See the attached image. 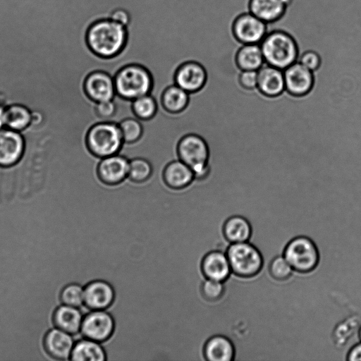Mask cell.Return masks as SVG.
Returning a JSON list of instances; mask_svg holds the SVG:
<instances>
[{
  "instance_id": "obj_32",
  "label": "cell",
  "mask_w": 361,
  "mask_h": 361,
  "mask_svg": "<svg viewBox=\"0 0 361 361\" xmlns=\"http://www.w3.org/2000/svg\"><path fill=\"white\" fill-rule=\"evenodd\" d=\"M61 300L66 305L79 307L84 303V288L78 284H70L63 289Z\"/></svg>"
},
{
  "instance_id": "obj_37",
  "label": "cell",
  "mask_w": 361,
  "mask_h": 361,
  "mask_svg": "<svg viewBox=\"0 0 361 361\" xmlns=\"http://www.w3.org/2000/svg\"><path fill=\"white\" fill-rule=\"evenodd\" d=\"M347 361H361V341L355 344L350 350Z\"/></svg>"
},
{
  "instance_id": "obj_5",
  "label": "cell",
  "mask_w": 361,
  "mask_h": 361,
  "mask_svg": "<svg viewBox=\"0 0 361 361\" xmlns=\"http://www.w3.org/2000/svg\"><path fill=\"white\" fill-rule=\"evenodd\" d=\"M179 159L187 164L193 171L195 178L204 179L209 173V147L200 136L189 134L178 143Z\"/></svg>"
},
{
  "instance_id": "obj_30",
  "label": "cell",
  "mask_w": 361,
  "mask_h": 361,
  "mask_svg": "<svg viewBox=\"0 0 361 361\" xmlns=\"http://www.w3.org/2000/svg\"><path fill=\"white\" fill-rule=\"evenodd\" d=\"M118 125L123 139L126 142H134L138 140L142 135L143 127L137 117L127 118L121 121Z\"/></svg>"
},
{
  "instance_id": "obj_39",
  "label": "cell",
  "mask_w": 361,
  "mask_h": 361,
  "mask_svg": "<svg viewBox=\"0 0 361 361\" xmlns=\"http://www.w3.org/2000/svg\"><path fill=\"white\" fill-rule=\"evenodd\" d=\"M358 336H359V338H360V340L361 341V326H360V327L359 329V331H358Z\"/></svg>"
},
{
  "instance_id": "obj_25",
  "label": "cell",
  "mask_w": 361,
  "mask_h": 361,
  "mask_svg": "<svg viewBox=\"0 0 361 361\" xmlns=\"http://www.w3.org/2000/svg\"><path fill=\"white\" fill-rule=\"evenodd\" d=\"M82 316L78 307L63 305L58 308L54 314V322L59 329L74 334L78 333L82 322Z\"/></svg>"
},
{
  "instance_id": "obj_22",
  "label": "cell",
  "mask_w": 361,
  "mask_h": 361,
  "mask_svg": "<svg viewBox=\"0 0 361 361\" xmlns=\"http://www.w3.org/2000/svg\"><path fill=\"white\" fill-rule=\"evenodd\" d=\"M285 8L283 0H251L250 4V13L267 23L280 18Z\"/></svg>"
},
{
  "instance_id": "obj_26",
  "label": "cell",
  "mask_w": 361,
  "mask_h": 361,
  "mask_svg": "<svg viewBox=\"0 0 361 361\" xmlns=\"http://www.w3.org/2000/svg\"><path fill=\"white\" fill-rule=\"evenodd\" d=\"M264 62L260 44H245L237 54V63L243 71H258Z\"/></svg>"
},
{
  "instance_id": "obj_36",
  "label": "cell",
  "mask_w": 361,
  "mask_h": 361,
  "mask_svg": "<svg viewBox=\"0 0 361 361\" xmlns=\"http://www.w3.org/2000/svg\"><path fill=\"white\" fill-rule=\"evenodd\" d=\"M110 19L126 27L130 22V15L124 9L118 8L111 13Z\"/></svg>"
},
{
  "instance_id": "obj_27",
  "label": "cell",
  "mask_w": 361,
  "mask_h": 361,
  "mask_svg": "<svg viewBox=\"0 0 361 361\" xmlns=\"http://www.w3.org/2000/svg\"><path fill=\"white\" fill-rule=\"evenodd\" d=\"M189 93L176 84L168 87L163 92L161 102L164 108L171 113H178L188 105Z\"/></svg>"
},
{
  "instance_id": "obj_3",
  "label": "cell",
  "mask_w": 361,
  "mask_h": 361,
  "mask_svg": "<svg viewBox=\"0 0 361 361\" xmlns=\"http://www.w3.org/2000/svg\"><path fill=\"white\" fill-rule=\"evenodd\" d=\"M114 80L116 94L131 101L149 94L153 85L149 71L137 64H130L122 68L116 74Z\"/></svg>"
},
{
  "instance_id": "obj_18",
  "label": "cell",
  "mask_w": 361,
  "mask_h": 361,
  "mask_svg": "<svg viewBox=\"0 0 361 361\" xmlns=\"http://www.w3.org/2000/svg\"><path fill=\"white\" fill-rule=\"evenodd\" d=\"M204 355L208 361H233L235 348L228 337L216 334L206 341Z\"/></svg>"
},
{
  "instance_id": "obj_23",
  "label": "cell",
  "mask_w": 361,
  "mask_h": 361,
  "mask_svg": "<svg viewBox=\"0 0 361 361\" xmlns=\"http://www.w3.org/2000/svg\"><path fill=\"white\" fill-rule=\"evenodd\" d=\"M223 232L231 243L248 242L251 237V226L249 221L241 216H233L224 223Z\"/></svg>"
},
{
  "instance_id": "obj_4",
  "label": "cell",
  "mask_w": 361,
  "mask_h": 361,
  "mask_svg": "<svg viewBox=\"0 0 361 361\" xmlns=\"http://www.w3.org/2000/svg\"><path fill=\"white\" fill-rule=\"evenodd\" d=\"M124 142L118 123L106 121L93 126L87 135V145L95 156L104 158L118 154Z\"/></svg>"
},
{
  "instance_id": "obj_28",
  "label": "cell",
  "mask_w": 361,
  "mask_h": 361,
  "mask_svg": "<svg viewBox=\"0 0 361 361\" xmlns=\"http://www.w3.org/2000/svg\"><path fill=\"white\" fill-rule=\"evenodd\" d=\"M132 107L136 117L142 120L152 118L157 110L156 100L151 94L135 99L132 101Z\"/></svg>"
},
{
  "instance_id": "obj_13",
  "label": "cell",
  "mask_w": 361,
  "mask_h": 361,
  "mask_svg": "<svg viewBox=\"0 0 361 361\" xmlns=\"http://www.w3.org/2000/svg\"><path fill=\"white\" fill-rule=\"evenodd\" d=\"M85 90L96 102L114 99L116 90L114 78L103 71H94L85 81Z\"/></svg>"
},
{
  "instance_id": "obj_29",
  "label": "cell",
  "mask_w": 361,
  "mask_h": 361,
  "mask_svg": "<svg viewBox=\"0 0 361 361\" xmlns=\"http://www.w3.org/2000/svg\"><path fill=\"white\" fill-rule=\"evenodd\" d=\"M152 173L150 162L141 157L130 160V168L128 178L134 182H144L149 179Z\"/></svg>"
},
{
  "instance_id": "obj_35",
  "label": "cell",
  "mask_w": 361,
  "mask_h": 361,
  "mask_svg": "<svg viewBox=\"0 0 361 361\" xmlns=\"http://www.w3.org/2000/svg\"><path fill=\"white\" fill-rule=\"evenodd\" d=\"M257 71L245 70L242 71L240 80L244 87L252 89L257 86Z\"/></svg>"
},
{
  "instance_id": "obj_1",
  "label": "cell",
  "mask_w": 361,
  "mask_h": 361,
  "mask_svg": "<svg viewBox=\"0 0 361 361\" xmlns=\"http://www.w3.org/2000/svg\"><path fill=\"white\" fill-rule=\"evenodd\" d=\"M126 39V27L111 19H103L94 23L87 33V41L92 51L106 58L120 53Z\"/></svg>"
},
{
  "instance_id": "obj_14",
  "label": "cell",
  "mask_w": 361,
  "mask_h": 361,
  "mask_svg": "<svg viewBox=\"0 0 361 361\" xmlns=\"http://www.w3.org/2000/svg\"><path fill=\"white\" fill-rule=\"evenodd\" d=\"M285 87L291 94H307L313 85L312 71L300 62H295L283 70Z\"/></svg>"
},
{
  "instance_id": "obj_20",
  "label": "cell",
  "mask_w": 361,
  "mask_h": 361,
  "mask_svg": "<svg viewBox=\"0 0 361 361\" xmlns=\"http://www.w3.org/2000/svg\"><path fill=\"white\" fill-rule=\"evenodd\" d=\"M166 183L174 189L187 187L195 179L192 169L180 159L170 162L164 172Z\"/></svg>"
},
{
  "instance_id": "obj_6",
  "label": "cell",
  "mask_w": 361,
  "mask_h": 361,
  "mask_svg": "<svg viewBox=\"0 0 361 361\" xmlns=\"http://www.w3.org/2000/svg\"><path fill=\"white\" fill-rule=\"evenodd\" d=\"M226 254L231 271L238 276H253L262 267L263 259L261 253L249 242L231 243Z\"/></svg>"
},
{
  "instance_id": "obj_16",
  "label": "cell",
  "mask_w": 361,
  "mask_h": 361,
  "mask_svg": "<svg viewBox=\"0 0 361 361\" xmlns=\"http://www.w3.org/2000/svg\"><path fill=\"white\" fill-rule=\"evenodd\" d=\"M201 269L206 279L222 282H224L231 273L226 254L216 250L204 255L201 263Z\"/></svg>"
},
{
  "instance_id": "obj_15",
  "label": "cell",
  "mask_w": 361,
  "mask_h": 361,
  "mask_svg": "<svg viewBox=\"0 0 361 361\" xmlns=\"http://www.w3.org/2000/svg\"><path fill=\"white\" fill-rule=\"evenodd\" d=\"M207 80V73L200 63L189 61L182 64L175 74V84L188 93L200 90Z\"/></svg>"
},
{
  "instance_id": "obj_33",
  "label": "cell",
  "mask_w": 361,
  "mask_h": 361,
  "mask_svg": "<svg viewBox=\"0 0 361 361\" xmlns=\"http://www.w3.org/2000/svg\"><path fill=\"white\" fill-rule=\"evenodd\" d=\"M269 270L271 276L277 280H286L293 272V269L283 255L278 256L271 261Z\"/></svg>"
},
{
  "instance_id": "obj_11",
  "label": "cell",
  "mask_w": 361,
  "mask_h": 361,
  "mask_svg": "<svg viewBox=\"0 0 361 361\" xmlns=\"http://www.w3.org/2000/svg\"><path fill=\"white\" fill-rule=\"evenodd\" d=\"M130 160L119 154L102 158L98 166L100 179L106 184L116 185L128 176Z\"/></svg>"
},
{
  "instance_id": "obj_19",
  "label": "cell",
  "mask_w": 361,
  "mask_h": 361,
  "mask_svg": "<svg viewBox=\"0 0 361 361\" xmlns=\"http://www.w3.org/2000/svg\"><path fill=\"white\" fill-rule=\"evenodd\" d=\"M45 347L52 357L64 360L71 355L74 344L69 333L58 329H52L47 334Z\"/></svg>"
},
{
  "instance_id": "obj_31",
  "label": "cell",
  "mask_w": 361,
  "mask_h": 361,
  "mask_svg": "<svg viewBox=\"0 0 361 361\" xmlns=\"http://www.w3.org/2000/svg\"><path fill=\"white\" fill-rule=\"evenodd\" d=\"M201 292L204 298L209 302L220 301L225 294L224 282L206 279L202 283Z\"/></svg>"
},
{
  "instance_id": "obj_9",
  "label": "cell",
  "mask_w": 361,
  "mask_h": 361,
  "mask_svg": "<svg viewBox=\"0 0 361 361\" xmlns=\"http://www.w3.org/2000/svg\"><path fill=\"white\" fill-rule=\"evenodd\" d=\"M114 329V319L109 312L92 310L83 318L80 331L85 338L102 343L111 338Z\"/></svg>"
},
{
  "instance_id": "obj_34",
  "label": "cell",
  "mask_w": 361,
  "mask_h": 361,
  "mask_svg": "<svg viewBox=\"0 0 361 361\" xmlns=\"http://www.w3.org/2000/svg\"><path fill=\"white\" fill-rule=\"evenodd\" d=\"M297 61L313 71L319 67L321 60L319 55L316 51L308 50L299 56Z\"/></svg>"
},
{
  "instance_id": "obj_7",
  "label": "cell",
  "mask_w": 361,
  "mask_h": 361,
  "mask_svg": "<svg viewBox=\"0 0 361 361\" xmlns=\"http://www.w3.org/2000/svg\"><path fill=\"white\" fill-rule=\"evenodd\" d=\"M283 257L292 268L299 272L312 271L319 260L317 246L305 236H298L290 240L285 248Z\"/></svg>"
},
{
  "instance_id": "obj_12",
  "label": "cell",
  "mask_w": 361,
  "mask_h": 361,
  "mask_svg": "<svg viewBox=\"0 0 361 361\" xmlns=\"http://www.w3.org/2000/svg\"><path fill=\"white\" fill-rule=\"evenodd\" d=\"M114 299V288L105 281H93L84 288V303L91 310H105Z\"/></svg>"
},
{
  "instance_id": "obj_2",
  "label": "cell",
  "mask_w": 361,
  "mask_h": 361,
  "mask_svg": "<svg viewBox=\"0 0 361 361\" xmlns=\"http://www.w3.org/2000/svg\"><path fill=\"white\" fill-rule=\"evenodd\" d=\"M260 46L265 62L279 69L284 70L298 60L296 43L284 32L267 33Z\"/></svg>"
},
{
  "instance_id": "obj_10",
  "label": "cell",
  "mask_w": 361,
  "mask_h": 361,
  "mask_svg": "<svg viewBox=\"0 0 361 361\" xmlns=\"http://www.w3.org/2000/svg\"><path fill=\"white\" fill-rule=\"evenodd\" d=\"M233 31L244 44H260L267 34V23L250 12L247 13L235 20Z\"/></svg>"
},
{
  "instance_id": "obj_21",
  "label": "cell",
  "mask_w": 361,
  "mask_h": 361,
  "mask_svg": "<svg viewBox=\"0 0 361 361\" xmlns=\"http://www.w3.org/2000/svg\"><path fill=\"white\" fill-rule=\"evenodd\" d=\"M32 121V112L24 104L13 103L6 106L4 127L22 132L27 129Z\"/></svg>"
},
{
  "instance_id": "obj_17",
  "label": "cell",
  "mask_w": 361,
  "mask_h": 361,
  "mask_svg": "<svg viewBox=\"0 0 361 361\" xmlns=\"http://www.w3.org/2000/svg\"><path fill=\"white\" fill-rule=\"evenodd\" d=\"M257 72V87L264 94L276 96L286 89L283 70L264 62Z\"/></svg>"
},
{
  "instance_id": "obj_38",
  "label": "cell",
  "mask_w": 361,
  "mask_h": 361,
  "mask_svg": "<svg viewBox=\"0 0 361 361\" xmlns=\"http://www.w3.org/2000/svg\"><path fill=\"white\" fill-rule=\"evenodd\" d=\"M6 106L0 103V129L4 127V110Z\"/></svg>"
},
{
  "instance_id": "obj_24",
  "label": "cell",
  "mask_w": 361,
  "mask_h": 361,
  "mask_svg": "<svg viewBox=\"0 0 361 361\" xmlns=\"http://www.w3.org/2000/svg\"><path fill=\"white\" fill-rule=\"evenodd\" d=\"M71 360L78 361H104L106 355L101 343L86 338L74 345Z\"/></svg>"
},
{
  "instance_id": "obj_8",
  "label": "cell",
  "mask_w": 361,
  "mask_h": 361,
  "mask_svg": "<svg viewBox=\"0 0 361 361\" xmlns=\"http://www.w3.org/2000/svg\"><path fill=\"white\" fill-rule=\"evenodd\" d=\"M25 140L21 132L4 127L0 129V167L11 168L24 156Z\"/></svg>"
}]
</instances>
